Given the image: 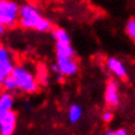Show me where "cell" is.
<instances>
[{"mask_svg": "<svg viewBox=\"0 0 135 135\" xmlns=\"http://www.w3.org/2000/svg\"><path fill=\"white\" fill-rule=\"evenodd\" d=\"M15 104V97L13 93L4 90L0 92V112H6V111L13 110Z\"/></svg>", "mask_w": 135, "mask_h": 135, "instance_id": "30bf717a", "label": "cell"}, {"mask_svg": "<svg viewBox=\"0 0 135 135\" xmlns=\"http://www.w3.org/2000/svg\"><path fill=\"white\" fill-rule=\"evenodd\" d=\"M17 24L24 30H35L40 33L49 32L53 30L52 22L42 16L38 6L28 1L20 5Z\"/></svg>", "mask_w": 135, "mask_h": 135, "instance_id": "6da1fadb", "label": "cell"}, {"mask_svg": "<svg viewBox=\"0 0 135 135\" xmlns=\"http://www.w3.org/2000/svg\"><path fill=\"white\" fill-rule=\"evenodd\" d=\"M17 113L14 110L0 112V134L12 135L15 133L17 127Z\"/></svg>", "mask_w": 135, "mask_h": 135, "instance_id": "52a82bcc", "label": "cell"}, {"mask_svg": "<svg viewBox=\"0 0 135 135\" xmlns=\"http://www.w3.org/2000/svg\"><path fill=\"white\" fill-rule=\"evenodd\" d=\"M105 66H107V69L112 73V76L118 79H125L128 75L126 64L116 56L108 57L105 61Z\"/></svg>", "mask_w": 135, "mask_h": 135, "instance_id": "ba28073f", "label": "cell"}, {"mask_svg": "<svg viewBox=\"0 0 135 135\" xmlns=\"http://www.w3.org/2000/svg\"><path fill=\"white\" fill-rule=\"evenodd\" d=\"M52 71L59 81H62L64 77H73L79 71V64L76 57L56 56L55 64L52 65Z\"/></svg>", "mask_w": 135, "mask_h": 135, "instance_id": "3957f363", "label": "cell"}, {"mask_svg": "<svg viewBox=\"0 0 135 135\" xmlns=\"http://www.w3.org/2000/svg\"><path fill=\"white\" fill-rule=\"evenodd\" d=\"M12 76L14 77L17 90L25 94H35L39 89V80L36 71L30 64L20 63L15 64L12 71Z\"/></svg>", "mask_w": 135, "mask_h": 135, "instance_id": "7a4b0ae2", "label": "cell"}, {"mask_svg": "<svg viewBox=\"0 0 135 135\" xmlns=\"http://www.w3.org/2000/svg\"><path fill=\"white\" fill-rule=\"evenodd\" d=\"M15 64V59L11 49L0 45V84L4 81L6 77L12 75Z\"/></svg>", "mask_w": 135, "mask_h": 135, "instance_id": "8992f818", "label": "cell"}, {"mask_svg": "<svg viewBox=\"0 0 135 135\" xmlns=\"http://www.w3.org/2000/svg\"><path fill=\"white\" fill-rule=\"evenodd\" d=\"M125 32L129 39L135 44V18H129L125 25Z\"/></svg>", "mask_w": 135, "mask_h": 135, "instance_id": "5bb4252c", "label": "cell"}, {"mask_svg": "<svg viewBox=\"0 0 135 135\" xmlns=\"http://www.w3.org/2000/svg\"><path fill=\"white\" fill-rule=\"evenodd\" d=\"M84 111L83 108L79 105V104H71L68 109V120L70 121L71 124H78L83 118Z\"/></svg>", "mask_w": 135, "mask_h": 135, "instance_id": "8fae6325", "label": "cell"}, {"mask_svg": "<svg viewBox=\"0 0 135 135\" xmlns=\"http://www.w3.org/2000/svg\"><path fill=\"white\" fill-rule=\"evenodd\" d=\"M0 86H1V88L4 90H7V92H11V93H14L17 90V85H16V81L12 75L6 77L4 81L0 84Z\"/></svg>", "mask_w": 135, "mask_h": 135, "instance_id": "4fadbf2b", "label": "cell"}, {"mask_svg": "<svg viewBox=\"0 0 135 135\" xmlns=\"http://www.w3.org/2000/svg\"><path fill=\"white\" fill-rule=\"evenodd\" d=\"M101 119H102V121L105 124L111 123L113 119V112L111 111V109H108V110L104 111V112L101 114Z\"/></svg>", "mask_w": 135, "mask_h": 135, "instance_id": "9a60e30c", "label": "cell"}, {"mask_svg": "<svg viewBox=\"0 0 135 135\" xmlns=\"http://www.w3.org/2000/svg\"><path fill=\"white\" fill-rule=\"evenodd\" d=\"M6 30H7V28H6L2 23H0V38L6 33Z\"/></svg>", "mask_w": 135, "mask_h": 135, "instance_id": "e0dca14e", "label": "cell"}, {"mask_svg": "<svg viewBox=\"0 0 135 135\" xmlns=\"http://www.w3.org/2000/svg\"><path fill=\"white\" fill-rule=\"evenodd\" d=\"M20 5L17 0H0V23L7 29L17 25Z\"/></svg>", "mask_w": 135, "mask_h": 135, "instance_id": "277c9868", "label": "cell"}, {"mask_svg": "<svg viewBox=\"0 0 135 135\" xmlns=\"http://www.w3.org/2000/svg\"><path fill=\"white\" fill-rule=\"evenodd\" d=\"M104 103L108 109H116L120 104V88L116 79L108 80L104 88Z\"/></svg>", "mask_w": 135, "mask_h": 135, "instance_id": "5b68a950", "label": "cell"}, {"mask_svg": "<svg viewBox=\"0 0 135 135\" xmlns=\"http://www.w3.org/2000/svg\"><path fill=\"white\" fill-rule=\"evenodd\" d=\"M55 56L76 57V52L71 41H55Z\"/></svg>", "mask_w": 135, "mask_h": 135, "instance_id": "9c48e42d", "label": "cell"}, {"mask_svg": "<svg viewBox=\"0 0 135 135\" xmlns=\"http://www.w3.org/2000/svg\"><path fill=\"white\" fill-rule=\"evenodd\" d=\"M0 92H1V86H0Z\"/></svg>", "mask_w": 135, "mask_h": 135, "instance_id": "ac0fdd59", "label": "cell"}, {"mask_svg": "<svg viewBox=\"0 0 135 135\" xmlns=\"http://www.w3.org/2000/svg\"><path fill=\"white\" fill-rule=\"evenodd\" d=\"M107 135H126L127 131L125 128H116V129H109L105 132Z\"/></svg>", "mask_w": 135, "mask_h": 135, "instance_id": "2e32d148", "label": "cell"}, {"mask_svg": "<svg viewBox=\"0 0 135 135\" xmlns=\"http://www.w3.org/2000/svg\"><path fill=\"white\" fill-rule=\"evenodd\" d=\"M52 37L55 41H71V36L63 28H55L52 30Z\"/></svg>", "mask_w": 135, "mask_h": 135, "instance_id": "7c38bea8", "label": "cell"}]
</instances>
